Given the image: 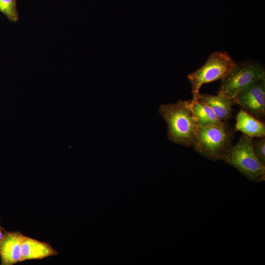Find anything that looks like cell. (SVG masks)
I'll list each match as a JSON object with an SVG mask.
<instances>
[{
	"mask_svg": "<svg viewBox=\"0 0 265 265\" xmlns=\"http://www.w3.org/2000/svg\"><path fill=\"white\" fill-rule=\"evenodd\" d=\"M264 79L265 70L259 62L247 60L236 63L221 80L218 95L233 99L245 87Z\"/></svg>",
	"mask_w": 265,
	"mask_h": 265,
	"instance_id": "5",
	"label": "cell"
},
{
	"mask_svg": "<svg viewBox=\"0 0 265 265\" xmlns=\"http://www.w3.org/2000/svg\"><path fill=\"white\" fill-rule=\"evenodd\" d=\"M23 235L19 232H4L0 241L1 265H12L21 262Z\"/></svg>",
	"mask_w": 265,
	"mask_h": 265,
	"instance_id": "7",
	"label": "cell"
},
{
	"mask_svg": "<svg viewBox=\"0 0 265 265\" xmlns=\"http://www.w3.org/2000/svg\"><path fill=\"white\" fill-rule=\"evenodd\" d=\"M191 105L199 124L218 123L222 122L206 104L199 100H191Z\"/></svg>",
	"mask_w": 265,
	"mask_h": 265,
	"instance_id": "11",
	"label": "cell"
},
{
	"mask_svg": "<svg viewBox=\"0 0 265 265\" xmlns=\"http://www.w3.org/2000/svg\"><path fill=\"white\" fill-rule=\"evenodd\" d=\"M57 254L58 252L49 243L23 235L21 262L29 260H42Z\"/></svg>",
	"mask_w": 265,
	"mask_h": 265,
	"instance_id": "8",
	"label": "cell"
},
{
	"mask_svg": "<svg viewBox=\"0 0 265 265\" xmlns=\"http://www.w3.org/2000/svg\"><path fill=\"white\" fill-rule=\"evenodd\" d=\"M159 112L167 124L168 139L186 147L192 146L199 123L191 101L162 105Z\"/></svg>",
	"mask_w": 265,
	"mask_h": 265,
	"instance_id": "1",
	"label": "cell"
},
{
	"mask_svg": "<svg viewBox=\"0 0 265 265\" xmlns=\"http://www.w3.org/2000/svg\"><path fill=\"white\" fill-rule=\"evenodd\" d=\"M253 138L242 135L223 160L235 167L248 180L257 183L265 180V165L258 159L253 149Z\"/></svg>",
	"mask_w": 265,
	"mask_h": 265,
	"instance_id": "3",
	"label": "cell"
},
{
	"mask_svg": "<svg viewBox=\"0 0 265 265\" xmlns=\"http://www.w3.org/2000/svg\"><path fill=\"white\" fill-rule=\"evenodd\" d=\"M233 133L225 121L199 124L192 146L205 158L213 161L223 160L233 146Z\"/></svg>",
	"mask_w": 265,
	"mask_h": 265,
	"instance_id": "2",
	"label": "cell"
},
{
	"mask_svg": "<svg viewBox=\"0 0 265 265\" xmlns=\"http://www.w3.org/2000/svg\"><path fill=\"white\" fill-rule=\"evenodd\" d=\"M236 64L227 52L212 53L202 66L187 75L191 85L192 100H198L200 88L204 84L222 80Z\"/></svg>",
	"mask_w": 265,
	"mask_h": 265,
	"instance_id": "4",
	"label": "cell"
},
{
	"mask_svg": "<svg viewBox=\"0 0 265 265\" xmlns=\"http://www.w3.org/2000/svg\"><path fill=\"white\" fill-rule=\"evenodd\" d=\"M254 152L260 161L265 165V139L264 137L253 139Z\"/></svg>",
	"mask_w": 265,
	"mask_h": 265,
	"instance_id": "13",
	"label": "cell"
},
{
	"mask_svg": "<svg viewBox=\"0 0 265 265\" xmlns=\"http://www.w3.org/2000/svg\"><path fill=\"white\" fill-rule=\"evenodd\" d=\"M235 131L253 138L264 137L265 124L241 108L236 117Z\"/></svg>",
	"mask_w": 265,
	"mask_h": 265,
	"instance_id": "9",
	"label": "cell"
},
{
	"mask_svg": "<svg viewBox=\"0 0 265 265\" xmlns=\"http://www.w3.org/2000/svg\"><path fill=\"white\" fill-rule=\"evenodd\" d=\"M4 232V231H3L2 227L0 225V241L3 237Z\"/></svg>",
	"mask_w": 265,
	"mask_h": 265,
	"instance_id": "14",
	"label": "cell"
},
{
	"mask_svg": "<svg viewBox=\"0 0 265 265\" xmlns=\"http://www.w3.org/2000/svg\"><path fill=\"white\" fill-rule=\"evenodd\" d=\"M0 12L9 21L17 22L19 12L17 8V0H0Z\"/></svg>",
	"mask_w": 265,
	"mask_h": 265,
	"instance_id": "12",
	"label": "cell"
},
{
	"mask_svg": "<svg viewBox=\"0 0 265 265\" xmlns=\"http://www.w3.org/2000/svg\"><path fill=\"white\" fill-rule=\"evenodd\" d=\"M198 100L208 105L221 121H226L232 117V106L235 105L233 99L218 94H200Z\"/></svg>",
	"mask_w": 265,
	"mask_h": 265,
	"instance_id": "10",
	"label": "cell"
},
{
	"mask_svg": "<svg viewBox=\"0 0 265 265\" xmlns=\"http://www.w3.org/2000/svg\"><path fill=\"white\" fill-rule=\"evenodd\" d=\"M235 104L258 118L265 114V79L258 80L240 91L234 98Z\"/></svg>",
	"mask_w": 265,
	"mask_h": 265,
	"instance_id": "6",
	"label": "cell"
}]
</instances>
